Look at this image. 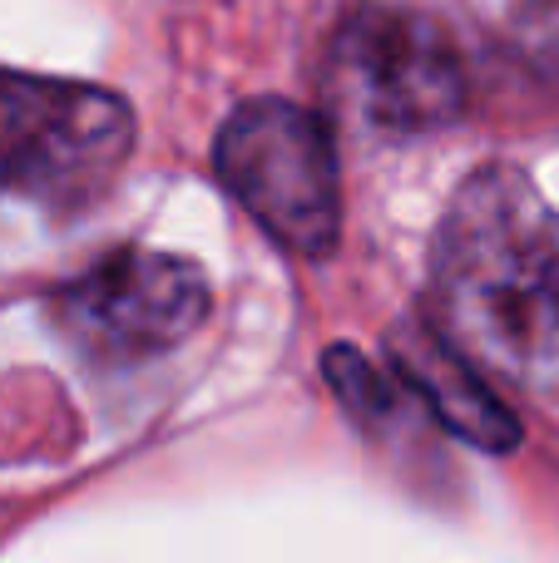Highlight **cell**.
Returning <instances> with one entry per match:
<instances>
[{
  "label": "cell",
  "mask_w": 559,
  "mask_h": 563,
  "mask_svg": "<svg viewBox=\"0 0 559 563\" xmlns=\"http://www.w3.org/2000/svg\"><path fill=\"white\" fill-rule=\"evenodd\" d=\"M515 45L550 85H559V0H525L515 10Z\"/></svg>",
  "instance_id": "cell-7"
},
{
  "label": "cell",
  "mask_w": 559,
  "mask_h": 563,
  "mask_svg": "<svg viewBox=\"0 0 559 563\" xmlns=\"http://www.w3.org/2000/svg\"><path fill=\"white\" fill-rule=\"evenodd\" d=\"M223 188L297 257H327L342 233L332 134L313 109L248 99L213 148Z\"/></svg>",
  "instance_id": "cell-3"
},
{
  "label": "cell",
  "mask_w": 559,
  "mask_h": 563,
  "mask_svg": "<svg viewBox=\"0 0 559 563\" xmlns=\"http://www.w3.org/2000/svg\"><path fill=\"white\" fill-rule=\"evenodd\" d=\"M134 154V114L79 79L0 65V198L45 218L89 213Z\"/></svg>",
  "instance_id": "cell-2"
},
{
  "label": "cell",
  "mask_w": 559,
  "mask_h": 563,
  "mask_svg": "<svg viewBox=\"0 0 559 563\" xmlns=\"http://www.w3.org/2000/svg\"><path fill=\"white\" fill-rule=\"evenodd\" d=\"M332 85L382 129H441L465 109V65L441 20L406 5H366L332 45Z\"/></svg>",
  "instance_id": "cell-5"
},
{
  "label": "cell",
  "mask_w": 559,
  "mask_h": 563,
  "mask_svg": "<svg viewBox=\"0 0 559 563\" xmlns=\"http://www.w3.org/2000/svg\"><path fill=\"white\" fill-rule=\"evenodd\" d=\"M69 346L105 366H134L174 351L208 317V277L188 257L119 247L50 297Z\"/></svg>",
  "instance_id": "cell-4"
},
{
  "label": "cell",
  "mask_w": 559,
  "mask_h": 563,
  "mask_svg": "<svg viewBox=\"0 0 559 563\" xmlns=\"http://www.w3.org/2000/svg\"><path fill=\"white\" fill-rule=\"evenodd\" d=\"M431 327L475 371L559 396V213L491 164L456 188L431 247Z\"/></svg>",
  "instance_id": "cell-1"
},
{
  "label": "cell",
  "mask_w": 559,
  "mask_h": 563,
  "mask_svg": "<svg viewBox=\"0 0 559 563\" xmlns=\"http://www.w3.org/2000/svg\"><path fill=\"white\" fill-rule=\"evenodd\" d=\"M392 346V366L402 386L441 420L451 435L471 440V445L505 455L520 445V420L505 410V400L481 380V371L431 327V321H402L386 336Z\"/></svg>",
  "instance_id": "cell-6"
}]
</instances>
